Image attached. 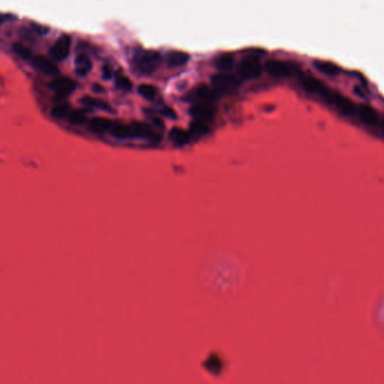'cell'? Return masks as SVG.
<instances>
[{
  "instance_id": "obj_1",
  "label": "cell",
  "mask_w": 384,
  "mask_h": 384,
  "mask_svg": "<svg viewBox=\"0 0 384 384\" xmlns=\"http://www.w3.org/2000/svg\"><path fill=\"white\" fill-rule=\"evenodd\" d=\"M160 64V55L156 51H140L134 55L135 68L142 73H152Z\"/></svg>"
},
{
  "instance_id": "obj_2",
  "label": "cell",
  "mask_w": 384,
  "mask_h": 384,
  "mask_svg": "<svg viewBox=\"0 0 384 384\" xmlns=\"http://www.w3.org/2000/svg\"><path fill=\"white\" fill-rule=\"evenodd\" d=\"M254 51L256 53V50ZM255 53L248 55L238 65V76L242 79H255L262 73V64L259 62V57L262 55H257Z\"/></svg>"
},
{
  "instance_id": "obj_3",
  "label": "cell",
  "mask_w": 384,
  "mask_h": 384,
  "mask_svg": "<svg viewBox=\"0 0 384 384\" xmlns=\"http://www.w3.org/2000/svg\"><path fill=\"white\" fill-rule=\"evenodd\" d=\"M266 70L271 76L276 78H286L291 76H296L299 78L301 74H303L297 65L279 60L268 61L266 63Z\"/></svg>"
},
{
  "instance_id": "obj_4",
  "label": "cell",
  "mask_w": 384,
  "mask_h": 384,
  "mask_svg": "<svg viewBox=\"0 0 384 384\" xmlns=\"http://www.w3.org/2000/svg\"><path fill=\"white\" fill-rule=\"evenodd\" d=\"M76 81L70 79L68 77H59L49 82V88L61 97L71 95L74 92V89H76Z\"/></svg>"
},
{
  "instance_id": "obj_5",
  "label": "cell",
  "mask_w": 384,
  "mask_h": 384,
  "mask_svg": "<svg viewBox=\"0 0 384 384\" xmlns=\"http://www.w3.org/2000/svg\"><path fill=\"white\" fill-rule=\"evenodd\" d=\"M70 48H71V37L65 34L61 35L52 45L50 50V55L56 61H62L68 57Z\"/></svg>"
},
{
  "instance_id": "obj_6",
  "label": "cell",
  "mask_w": 384,
  "mask_h": 384,
  "mask_svg": "<svg viewBox=\"0 0 384 384\" xmlns=\"http://www.w3.org/2000/svg\"><path fill=\"white\" fill-rule=\"evenodd\" d=\"M212 86L218 90L225 92V90H231L235 88L239 85V80L237 77L232 76L229 73H217L211 78Z\"/></svg>"
},
{
  "instance_id": "obj_7",
  "label": "cell",
  "mask_w": 384,
  "mask_h": 384,
  "mask_svg": "<svg viewBox=\"0 0 384 384\" xmlns=\"http://www.w3.org/2000/svg\"><path fill=\"white\" fill-rule=\"evenodd\" d=\"M31 62L36 69H39L40 71L48 74V76H56V74L59 73V68H57V65L53 61L48 59V57L42 55L33 56Z\"/></svg>"
},
{
  "instance_id": "obj_8",
  "label": "cell",
  "mask_w": 384,
  "mask_h": 384,
  "mask_svg": "<svg viewBox=\"0 0 384 384\" xmlns=\"http://www.w3.org/2000/svg\"><path fill=\"white\" fill-rule=\"evenodd\" d=\"M356 116L361 119L363 123L367 125H375L379 123V115L372 107L366 105H358Z\"/></svg>"
},
{
  "instance_id": "obj_9",
  "label": "cell",
  "mask_w": 384,
  "mask_h": 384,
  "mask_svg": "<svg viewBox=\"0 0 384 384\" xmlns=\"http://www.w3.org/2000/svg\"><path fill=\"white\" fill-rule=\"evenodd\" d=\"M189 111H191V115L194 118L201 122L212 121V118L214 117V110L206 104H197L193 106Z\"/></svg>"
},
{
  "instance_id": "obj_10",
  "label": "cell",
  "mask_w": 384,
  "mask_h": 384,
  "mask_svg": "<svg viewBox=\"0 0 384 384\" xmlns=\"http://www.w3.org/2000/svg\"><path fill=\"white\" fill-rule=\"evenodd\" d=\"M188 60H189V55L187 53L180 52V51H173L171 53H169L167 56V63L172 68L183 67V65L187 63Z\"/></svg>"
},
{
  "instance_id": "obj_11",
  "label": "cell",
  "mask_w": 384,
  "mask_h": 384,
  "mask_svg": "<svg viewBox=\"0 0 384 384\" xmlns=\"http://www.w3.org/2000/svg\"><path fill=\"white\" fill-rule=\"evenodd\" d=\"M76 65H77L76 73L78 74V76H82V77L87 76V73H88L90 70H92V67H93L92 60H90L89 56L86 55H77Z\"/></svg>"
},
{
  "instance_id": "obj_12",
  "label": "cell",
  "mask_w": 384,
  "mask_h": 384,
  "mask_svg": "<svg viewBox=\"0 0 384 384\" xmlns=\"http://www.w3.org/2000/svg\"><path fill=\"white\" fill-rule=\"evenodd\" d=\"M89 126H90V130L95 132V133H103V132L110 130L111 123L106 118L95 117L90 121Z\"/></svg>"
},
{
  "instance_id": "obj_13",
  "label": "cell",
  "mask_w": 384,
  "mask_h": 384,
  "mask_svg": "<svg viewBox=\"0 0 384 384\" xmlns=\"http://www.w3.org/2000/svg\"><path fill=\"white\" fill-rule=\"evenodd\" d=\"M234 63V57L231 55H222L217 59L216 61V67L220 70V71H228L229 69L233 67Z\"/></svg>"
},
{
  "instance_id": "obj_14",
  "label": "cell",
  "mask_w": 384,
  "mask_h": 384,
  "mask_svg": "<svg viewBox=\"0 0 384 384\" xmlns=\"http://www.w3.org/2000/svg\"><path fill=\"white\" fill-rule=\"evenodd\" d=\"M315 65L316 68L321 71L322 73L327 74V76H337L338 72H339V68L337 65L331 64V63H327V62H319V61H315Z\"/></svg>"
},
{
  "instance_id": "obj_15",
  "label": "cell",
  "mask_w": 384,
  "mask_h": 384,
  "mask_svg": "<svg viewBox=\"0 0 384 384\" xmlns=\"http://www.w3.org/2000/svg\"><path fill=\"white\" fill-rule=\"evenodd\" d=\"M110 133L113 134L115 138H118V139H124V138H127V136L131 135V132H130V126H126L124 125V124H111V127H110Z\"/></svg>"
},
{
  "instance_id": "obj_16",
  "label": "cell",
  "mask_w": 384,
  "mask_h": 384,
  "mask_svg": "<svg viewBox=\"0 0 384 384\" xmlns=\"http://www.w3.org/2000/svg\"><path fill=\"white\" fill-rule=\"evenodd\" d=\"M170 138L175 143L183 144L189 140V134L185 130L180 129V127H175V129L170 131Z\"/></svg>"
},
{
  "instance_id": "obj_17",
  "label": "cell",
  "mask_w": 384,
  "mask_h": 384,
  "mask_svg": "<svg viewBox=\"0 0 384 384\" xmlns=\"http://www.w3.org/2000/svg\"><path fill=\"white\" fill-rule=\"evenodd\" d=\"M81 103L85 106L88 107H96V109L103 110H110V105L106 104L105 102H103L102 99H97V98H93V97H88L86 96L81 99Z\"/></svg>"
},
{
  "instance_id": "obj_18",
  "label": "cell",
  "mask_w": 384,
  "mask_h": 384,
  "mask_svg": "<svg viewBox=\"0 0 384 384\" xmlns=\"http://www.w3.org/2000/svg\"><path fill=\"white\" fill-rule=\"evenodd\" d=\"M138 92L143 98L149 99V101H152V99L156 98L158 90H157L155 86L148 85V84H142V85L139 86Z\"/></svg>"
},
{
  "instance_id": "obj_19",
  "label": "cell",
  "mask_w": 384,
  "mask_h": 384,
  "mask_svg": "<svg viewBox=\"0 0 384 384\" xmlns=\"http://www.w3.org/2000/svg\"><path fill=\"white\" fill-rule=\"evenodd\" d=\"M11 49H12V51L15 52V55H17V56H19L20 59H23V60H28V61H31V60L33 59V55H32L31 50H30V49H27L26 47H24L23 44H20V43H14V44H12Z\"/></svg>"
},
{
  "instance_id": "obj_20",
  "label": "cell",
  "mask_w": 384,
  "mask_h": 384,
  "mask_svg": "<svg viewBox=\"0 0 384 384\" xmlns=\"http://www.w3.org/2000/svg\"><path fill=\"white\" fill-rule=\"evenodd\" d=\"M195 94L198 98L202 99V101L211 102L216 98V94H214L213 90H211L206 85L198 86L195 90Z\"/></svg>"
},
{
  "instance_id": "obj_21",
  "label": "cell",
  "mask_w": 384,
  "mask_h": 384,
  "mask_svg": "<svg viewBox=\"0 0 384 384\" xmlns=\"http://www.w3.org/2000/svg\"><path fill=\"white\" fill-rule=\"evenodd\" d=\"M68 121L73 125H80V124L85 123L86 116L80 110H71L68 115Z\"/></svg>"
},
{
  "instance_id": "obj_22",
  "label": "cell",
  "mask_w": 384,
  "mask_h": 384,
  "mask_svg": "<svg viewBox=\"0 0 384 384\" xmlns=\"http://www.w3.org/2000/svg\"><path fill=\"white\" fill-rule=\"evenodd\" d=\"M69 113H70L69 106H68V105H65V104L55 105V106L52 109V110H51V114H52L55 117H56V118H64V117H68Z\"/></svg>"
},
{
  "instance_id": "obj_23",
  "label": "cell",
  "mask_w": 384,
  "mask_h": 384,
  "mask_svg": "<svg viewBox=\"0 0 384 384\" xmlns=\"http://www.w3.org/2000/svg\"><path fill=\"white\" fill-rule=\"evenodd\" d=\"M115 86L118 89L124 90V92H129V90L132 89V82L125 76H117L116 80H115Z\"/></svg>"
},
{
  "instance_id": "obj_24",
  "label": "cell",
  "mask_w": 384,
  "mask_h": 384,
  "mask_svg": "<svg viewBox=\"0 0 384 384\" xmlns=\"http://www.w3.org/2000/svg\"><path fill=\"white\" fill-rule=\"evenodd\" d=\"M191 130L196 134H204L209 131V127L206 126L203 122L197 121V122H193L191 124Z\"/></svg>"
},
{
  "instance_id": "obj_25",
  "label": "cell",
  "mask_w": 384,
  "mask_h": 384,
  "mask_svg": "<svg viewBox=\"0 0 384 384\" xmlns=\"http://www.w3.org/2000/svg\"><path fill=\"white\" fill-rule=\"evenodd\" d=\"M163 113H164V115H166V116H168V117H172V118L176 117L175 111H173V110L170 109V107H165V109L163 110Z\"/></svg>"
},
{
  "instance_id": "obj_26",
  "label": "cell",
  "mask_w": 384,
  "mask_h": 384,
  "mask_svg": "<svg viewBox=\"0 0 384 384\" xmlns=\"http://www.w3.org/2000/svg\"><path fill=\"white\" fill-rule=\"evenodd\" d=\"M103 72H104V78H105V79H109V78H110L111 71H110V69L109 68V65H105V67L103 68Z\"/></svg>"
}]
</instances>
